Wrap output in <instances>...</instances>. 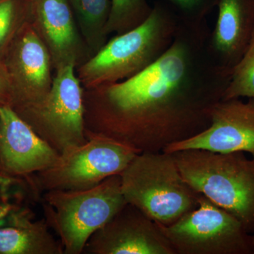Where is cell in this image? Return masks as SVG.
Instances as JSON below:
<instances>
[{
  "label": "cell",
  "instance_id": "6da1fadb",
  "mask_svg": "<svg viewBox=\"0 0 254 254\" xmlns=\"http://www.w3.org/2000/svg\"><path fill=\"white\" fill-rule=\"evenodd\" d=\"M210 35L206 21H180L171 46L143 71L83 88L85 131L141 153L163 151L206 129L231 77L214 59Z\"/></svg>",
  "mask_w": 254,
  "mask_h": 254
},
{
  "label": "cell",
  "instance_id": "7a4b0ae2",
  "mask_svg": "<svg viewBox=\"0 0 254 254\" xmlns=\"http://www.w3.org/2000/svg\"><path fill=\"white\" fill-rule=\"evenodd\" d=\"M180 21L165 1L155 3L151 14L136 28L115 35L76 68L83 88L127 79L154 63L173 43Z\"/></svg>",
  "mask_w": 254,
  "mask_h": 254
},
{
  "label": "cell",
  "instance_id": "3957f363",
  "mask_svg": "<svg viewBox=\"0 0 254 254\" xmlns=\"http://www.w3.org/2000/svg\"><path fill=\"white\" fill-rule=\"evenodd\" d=\"M185 182L254 234V159L243 152L189 149L172 153Z\"/></svg>",
  "mask_w": 254,
  "mask_h": 254
},
{
  "label": "cell",
  "instance_id": "277c9868",
  "mask_svg": "<svg viewBox=\"0 0 254 254\" xmlns=\"http://www.w3.org/2000/svg\"><path fill=\"white\" fill-rule=\"evenodd\" d=\"M120 175L127 203L160 225H173L198 205L199 193L184 180L172 153H138Z\"/></svg>",
  "mask_w": 254,
  "mask_h": 254
},
{
  "label": "cell",
  "instance_id": "5b68a950",
  "mask_svg": "<svg viewBox=\"0 0 254 254\" xmlns=\"http://www.w3.org/2000/svg\"><path fill=\"white\" fill-rule=\"evenodd\" d=\"M47 224L59 237L64 254H83L88 239L126 205L120 175L86 190L45 192Z\"/></svg>",
  "mask_w": 254,
  "mask_h": 254
},
{
  "label": "cell",
  "instance_id": "8992f818",
  "mask_svg": "<svg viewBox=\"0 0 254 254\" xmlns=\"http://www.w3.org/2000/svg\"><path fill=\"white\" fill-rule=\"evenodd\" d=\"M13 109L59 153L86 141L83 88L75 66L55 71L51 88L43 99Z\"/></svg>",
  "mask_w": 254,
  "mask_h": 254
},
{
  "label": "cell",
  "instance_id": "52a82bcc",
  "mask_svg": "<svg viewBox=\"0 0 254 254\" xmlns=\"http://www.w3.org/2000/svg\"><path fill=\"white\" fill-rule=\"evenodd\" d=\"M86 141L66 148L51 166L37 173L40 190H86L120 175L138 152L109 137L85 131Z\"/></svg>",
  "mask_w": 254,
  "mask_h": 254
},
{
  "label": "cell",
  "instance_id": "ba28073f",
  "mask_svg": "<svg viewBox=\"0 0 254 254\" xmlns=\"http://www.w3.org/2000/svg\"><path fill=\"white\" fill-rule=\"evenodd\" d=\"M158 225L176 254H254L252 235L232 214L201 194L190 213L173 225Z\"/></svg>",
  "mask_w": 254,
  "mask_h": 254
},
{
  "label": "cell",
  "instance_id": "9c48e42d",
  "mask_svg": "<svg viewBox=\"0 0 254 254\" xmlns=\"http://www.w3.org/2000/svg\"><path fill=\"white\" fill-rule=\"evenodd\" d=\"M83 253L176 254L158 224L127 203L90 237Z\"/></svg>",
  "mask_w": 254,
  "mask_h": 254
},
{
  "label": "cell",
  "instance_id": "30bf717a",
  "mask_svg": "<svg viewBox=\"0 0 254 254\" xmlns=\"http://www.w3.org/2000/svg\"><path fill=\"white\" fill-rule=\"evenodd\" d=\"M3 61L11 81V108L36 103L49 93L54 77L51 57L31 23L18 32Z\"/></svg>",
  "mask_w": 254,
  "mask_h": 254
},
{
  "label": "cell",
  "instance_id": "8fae6325",
  "mask_svg": "<svg viewBox=\"0 0 254 254\" xmlns=\"http://www.w3.org/2000/svg\"><path fill=\"white\" fill-rule=\"evenodd\" d=\"M201 149L216 153L243 152L254 159V98L221 100L212 109L210 126L195 136L173 143L164 152Z\"/></svg>",
  "mask_w": 254,
  "mask_h": 254
},
{
  "label": "cell",
  "instance_id": "7c38bea8",
  "mask_svg": "<svg viewBox=\"0 0 254 254\" xmlns=\"http://www.w3.org/2000/svg\"><path fill=\"white\" fill-rule=\"evenodd\" d=\"M29 23L48 48L55 71L78 68L92 55L68 0H29Z\"/></svg>",
  "mask_w": 254,
  "mask_h": 254
},
{
  "label": "cell",
  "instance_id": "4fadbf2b",
  "mask_svg": "<svg viewBox=\"0 0 254 254\" xmlns=\"http://www.w3.org/2000/svg\"><path fill=\"white\" fill-rule=\"evenodd\" d=\"M60 153L41 138L9 105H0V170L27 176L46 170Z\"/></svg>",
  "mask_w": 254,
  "mask_h": 254
},
{
  "label": "cell",
  "instance_id": "5bb4252c",
  "mask_svg": "<svg viewBox=\"0 0 254 254\" xmlns=\"http://www.w3.org/2000/svg\"><path fill=\"white\" fill-rule=\"evenodd\" d=\"M218 18L209 47L222 69L231 73L243 56L254 30V0H218Z\"/></svg>",
  "mask_w": 254,
  "mask_h": 254
},
{
  "label": "cell",
  "instance_id": "9a60e30c",
  "mask_svg": "<svg viewBox=\"0 0 254 254\" xmlns=\"http://www.w3.org/2000/svg\"><path fill=\"white\" fill-rule=\"evenodd\" d=\"M61 243L50 234L47 222L31 217L0 227V254H62Z\"/></svg>",
  "mask_w": 254,
  "mask_h": 254
},
{
  "label": "cell",
  "instance_id": "2e32d148",
  "mask_svg": "<svg viewBox=\"0 0 254 254\" xmlns=\"http://www.w3.org/2000/svg\"><path fill=\"white\" fill-rule=\"evenodd\" d=\"M68 1L82 37L93 57L108 42L105 28L110 16L111 0H68Z\"/></svg>",
  "mask_w": 254,
  "mask_h": 254
},
{
  "label": "cell",
  "instance_id": "e0dca14e",
  "mask_svg": "<svg viewBox=\"0 0 254 254\" xmlns=\"http://www.w3.org/2000/svg\"><path fill=\"white\" fill-rule=\"evenodd\" d=\"M153 7L147 0H111V9L105 33L109 36L124 33L142 24L150 14Z\"/></svg>",
  "mask_w": 254,
  "mask_h": 254
},
{
  "label": "cell",
  "instance_id": "ac0fdd59",
  "mask_svg": "<svg viewBox=\"0 0 254 254\" xmlns=\"http://www.w3.org/2000/svg\"><path fill=\"white\" fill-rule=\"evenodd\" d=\"M29 0H0V59H4L15 37L29 22Z\"/></svg>",
  "mask_w": 254,
  "mask_h": 254
},
{
  "label": "cell",
  "instance_id": "d6986e66",
  "mask_svg": "<svg viewBox=\"0 0 254 254\" xmlns=\"http://www.w3.org/2000/svg\"><path fill=\"white\" fill-rule=\"evenodd\" d=\"M241 98H254V30L243 56L232 69L222 100Z\"/></svg>",
  "mask_w": 254,
  "mask_h": 254
},
{
  "label": "cell",
  "instance_id": "ffe728a7",
  "mask_svg": "<svg viewBox=\"0 0 254 254\" xmlns=\"http://www.w3.org/2000/svg\"><path fill=\"white\" fill-rule=\"evenodd\" d=\"M177 15L180 21L188 24H199L206 21L205 18L218 0H164Z\"/></svg>",
  "mask_w": 254,
  "mask_h": 254
},
{
  "label": "cell",
  "instance_id": "44dd1931",
  "mask_svg": "<svg viewBox=\"0 0 254 254\" xmlns=\"http://www.w3.org/2000/svg\"><path fill=\"white\" fill-rule=\"evenodd\" d=\"M8 198L0 195V227L16 225L31 217L27 210L10 203Z\"/></svg>",
  "mask_w": 254,
  "mask_h": 254
},
{
  "label": "cell",
  "instance_id": "7402d4cb",
  "mask_svg": "<svg viewBox=\"0 0 254 254\" xmlns=\"http://www.w3.org/2000/svg\"><path fill=\"white\" fill-rule=\"evenodd\" d=\"M11 81L6 65L3 60L0 59V105L11 104Z\"/></svg>",
  "mask_w": 254,
  "mask_h": 254
},
{
  "label": "cell",
  "instance_id": "603a6c76",
  "mask_svg": "<svg viewBox=\"0 0 254 254\" xmlns=\"http://www.w3.org/2000/svg\"><path fill=\"white\" fill-rule=\"evenodd\" d=\"M21 184V181L0 172V195L9 198L11 190L15 187Z\"/></svg>",
  "mask_w": 254,
  "mask_h": 254
},
{
  "label": "cell",
  "instance_id": "cb8c5ba5",
  "mask_svg": "<svg viewBox=\"0 0 254 254\" xmlns=\"http://www.w3.org/2000/svg\"><path fill=\"white\" fill-rule=\"evenodd\" d=\"M252 239H253V242H254V234H253V235H252Z\"/></svg>",
  "mask_w": 254,
  "mask_h": 254
},
{
  "label": "cell",
  "instance_id": "d4e9b609",
  "mask_svg": "<svg viewBox=\"0 0 254 254\" xmlns=\"http://www.w3.org/2000/svg\"><path fill=\"white\" fill-rule=\"evenodd\" d=\"M0 172H1V170H0ZM1 173H2V172H1Z\"/></svg>",
  "mask_w": 254,
  "mask_h": 254
}]
</instances>
